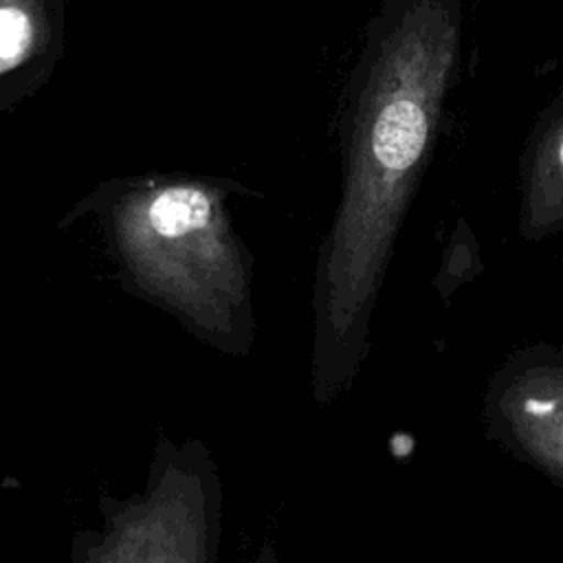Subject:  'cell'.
Wrapping results in <instances>:
<instances>
[{"label": "cell", "mask_w": 563, "mask_h": 563, "mask_svg": "<svg viewBox=\"0 0 563 563\" xmlns=\"http://www.w3.org/2000/svg\"><path fill=\"white\" fill-rule=\"evenodd\" d=\"M462 0H383L350 90L345 187L321 268V380L350 383L460 75Z\"/></svg>", "instance_id": "cell-1"}, {"label": "cell", "mask_w": 563, "mask_h": 563, "mask_svg": "<svg viewBox=\"0 0 563 563\" xmlns=\"http://www.w3.org/2000/svg\"><path fill=\"white\" fill-rule=\"evenodd\" d=\"M482 420L497 446L563 486V347L512 352L488 378Z\"/></svg>", "instance_id": "cell-2"}, {"label": "cell", "mask_w": 563, "mask_h": 563, "mask_svg": "<svg viewBox=\"0 0 563 563\" xmlns=\"http://www.w3.org/2000/svg\"><path fill=\"white\" fill-rule=\"evenodd\" d=\"M517 227L528 242L563 233V97L541 110L526 139Z\"/></svg>", "instance_id": "cell-3"}, {"label": "cell", "mask_w": 563, "mask_h": 563, "mask_svg": "<svg viewBox=\"0 0 563 563\" xmlns=\"http://www.w3.org/2000/svg\"><path fill=\"white\" fill-rule=\"evenodd\" d=\"M42 37L37 0H0V75L24 64Z\"/></svg>", "instance_id": "cell-4"}]
</instances>
